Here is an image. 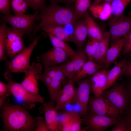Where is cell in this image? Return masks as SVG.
Masks as SVG:
<instances>
[{
  "label": "cell",
  "mask_w": 131,
  "mask_h": 131,
  "mask_svg": "<svg viewBox=\"0 0 131 131\" xmlns=\"http://www.w3.org/2000/svg\"><path fill=\"white\" fill-rule=\"evenodd\" d=\"M2 107V118L6 130L31 131L34 130L36 125L35 119L23 107L10 104Z\"/></svg>",
  "instance_id": "obj_1"
},
{
  "label": "cell",
  "mask_w": 131,
  "mask_h": 131,
  "mask_svg": "<svg viewBox=\"0 0 131 131\" xmlns=\"http://www.w3.org/2000/svg\"><path fill=\"white\" fill-rule=\"evenodd\" d=\"M41 10L37 16V19L41 21L34 30L35 35L42 27L46 25L55 24L64 26L70 23L74 24L75 23L74 7H62L56 3H51Z\"/></svg>",
  "instance_id": "obj_2"
},
{
  "label": "cell",
  "mask_w": 131,
  "mask_h": 131,
  "mask_svg": "<svg viewBox=\"0 0 131 131\" xmlns=\"http://www.w3.org/2000/svg\"><path fill=\"white\" fill-rule=\"evenodd\" d=\"M42 36L36 37L32 43L9 61L5 63L4 75L11 73H24L30 65V60L33 51Z\"/></svg>",
  "instance_id": "obj_3"
},
{
  "label": "cell",
  "mask_w": 131,
  "mask_h": 131,
  "mask_svg": "<svg viewBox=\"0 0 131 131\" xmlns=\"http://www.w3.org/2000/svg\"><path fill=\"white\" fill-rule=\"evenodd\" d=\"M111 87L102 91L101 96L115 107L121 115H123L129 108L123 83L116 82Z\"/></svg>",
  "instance_id": "obj_4"
},
{
  "label": "cell",
  "mask_w": 131,
  "mask_h": 131,
  "mask_svg": "<svg viewBox=\"0 0 131 131\" xmlns=\"http://www.w3.org/2000/svg\"><path fill=\"white\" fill-rule=\"evenodd\" d=\"M108 22L111 45L131 31V16H126L124 14L113 16L109 19Z\"/></svg>",
  "instance_id": "obj_5"
},
{
  "label": "cell",
  "mask_w": 131,
  "mask_h": 131,
  "mask_svg": "<svg viewBox=\"0 0 131 131\" xmlns=\"http://www.w3.org/2000/svg\"><path fill=\"white\" fill-rule=\"evenodd\" d=\"M4 76L7 82L6 84L8 90L15 97L27 103H39L43 104L44 103V98L38 94H33L29 92L21 83L14 81L11 73Z\"/></svg>",
  "instance_id": "obj_6"
},
{
  "label": "cell",
  "mask_w": 131,
  "mask_h": 131,
  "mask_svg": "<svg viewBox=\"0 0 131 131\" xmlns=\"http://www.w3.org/2000/svg\"><path fill=\"white\" fill-rule=\"evenodd\" d=\"M38 13L37 11L32 14L5 15L2 19L4 21L10 24L12 27L24 35L28 34L33 27Z\"/></svg>",
  "instance_id": "obj_7"
},
{
  "label": "cell",
  "mask_w": 131,
  "mask_h": 131,
  "mask_svg": "<svg viewBox=\"0 0 131 131\" xmlns=\"http://www.w3.org/2000/svg\"><path fill=\"white\" fill-rule=\"evenodd\" d=\"M87 113L119 118L121 115L116 108L101 96H90Z\"/></svg>",
  "instance_id": "obj_8"
},
{
  "label": "cell",
  "mask_w": 131,
  "mask_h": 131,
  "mask_svg": "<svg viewBox=\"0 0 131 131\" xmlns=\"http://www.w3.org/2000/svg\"><path fill=\"white\" fill-rule=\"evenodd\" d=\"M24 35L11 27H7L5 50L10 60L25 48L23 38Z\"/></svg>",
  "instance_id": "obj_9"
},
{
  "label": "cell",
  "mask_w": 131,
  "mask_h": 131,
  "mask_svg": "<svg viewBox=\"0 0 131 131\" xmlns=\"http://www.w3.org/2000/svg\"><path fill=\"white\" fill-rule=\"evenodd\" d=\"M119 118L87 113L82 121L89 131H103L116 124Z\"/></svg>",
  "instance_id": "obj_10"
},
{
  "label": "cell",
  "mask_w": 131,
  "mask_h": 131,
  "mask_svg": "<svg viewBox=\"0 0 131 131\" xmlns=\"http://www.w3.org/2000/svg\"><path fill=\"white\" fill-rule=\"evenodd\" d=\"M69 58H70L64 50L53 47L48 51L36 57L38 61L43 66H57L67 61L69 59Z\"/></svg>",
  "instance_id": "obj_11"
},
{
  "label": "cell",
  "mask_w": 131,
  "mask_h": 131,
  "mask_svg": "<svg viewBox=\"0 0 131 131\" xmlns=\"http://www.w3.org/2000/svg\"><path fill=\"white\" fill-rule=\"evenodd\" d=\"M92 75L77 82L78 84L77 89L76 102L80 106V114L82 117L87 113V108L90 94L92 90Z\"/></svg>",
  "instance_id": "obj_12"
},
{
  "label": "cell",
  "mask_w": 131,
  "mask_h": 131,
  "mask_svg": "<svg viewBox=\"0 0 131 131\" xmlns=\"http://www.w3.org/2000/svg\"><path fill=\"white\" fill-rule=\"evenodd\" d=\"M43 66L40 63L33 62L25 71L24 78L21 83L27 90L33 94H38L37 76L41 73Z\"/></svg>",
  "instance_id": "obj_13"
},
{
  "label": "cell",
  "mask_w": 131,
  "mask_h": 131,
  "mask_svg": "<svg viewBox=\"0 0 131 131\" xmlns=\"http://www.w3.org/2000/svg\"><path fill=\"white\" fill-rule=\"evenodd\" d=\"M124 56L121 60L115 63V66L109 70L106 80L102 88L103 91L111 87L120 76H123L127 69L129 63L131 61V53Z\"/></svg>",
  "instance_id": "obj_14"
},
{
  "label": "cell",
  "mask_w": 131,
  "mask_h": 131,
  "mask_svg": "<svg viewBox=\"0 0 131 131\" xmlns=\"http://www.w3.org/2000/svg\"><path fill=\"white\" fill-rule=\"evenodd\" d=\"M71 79L62 89L56 101V108L57 111L65 108L70 104L76 103L77 88Z\"/></svg>",
  "instance_id": "obj_15"
},
{
  "label": "cell",
  "mask_w": 131,
  "mask_h": 131,
  "mask_svg": "<svg viewBox=\"0 0 131 131\" xmlns=\"http://www.w3.org/2000/svg\"><path fill=\"white\" fill-rule=\"evenodd\" d=\"M126 35L111 45L108 49L103 64L105 69H108L112 64L116 62L121 56L124 47Z\"/></svg>",
  "instance_id": "obj_16"
},
{
  "label": "cell",
  "mask_w": 131,
  "mask_h": 131,
  "mask_svg": "<svg viewBox=\"0 0 131 131\" xmlns=\"http://www.w3.org/2000/svg\"><path fill=\"white\" fill-rule=\"evenodd\" d=\"M50 101L48 103H44V112L45 121L50 131H61L58 120L57 111L54 105Z\"/></svg>",
  "instance_id": "obj_17"
},
{
  "label": "cell",
  "mask_w": 131,
  "mask_h": 131,
  "mask_svg": "<svg viewBox=\"0 0 131 131\" xmlns=\"http://www.w3.org/2000/svg\"><path fill=\"white\" fill-rule=\"evenodd\" d=\"M77 20L74 24L73 35V42L76 45L78 50L83 48L88 33L86 20L84 17Z\"/></svg>",
  "instance_id": "obj_18"
},
{
  "label": "cell",
  "mask_w": 131,
  "mask_h": 131,
  "mask_svg": "<svg viewBox=\"0 0 131 131\" xmlns=\"http://www.w3.org/2000/svg\"><path fill=\"white\" fill-rule=\"evenodd\" d=\"M103 69H104L103 65L97 64L92 60H88L71 79L74 83L92 75L99 70Z\"/></svg>",
  "instance_id": "obj_19"
},
{
  "label": "cell",
  "mask_w": 131,
  "mask_h": 131,
  "mask_svg": "<svg viewBox=\"0 0 131 131\" xmlns=\"http://www.w3.org/2000/svg\"><path fill=\"white\" fill-rule=\"evenodd\" d=\"M110 36L108 31L103 33L99 40L92 60L97 64L103 65L104 61L109 48Z\"/></svg>",
  "instance_id": "obj_20"
},
{
  "label": "cell",
  "mask_w": 131,
  "mask_h": 131,
  "mask_svg": "<svg viewBox=\"0 0 131 131\" xmlns=\"http://www.w3.org/2000/svg\"><path fill=\"white\" fill-rule=\"evenodd\" d=\"M89 9L94 17L102 21L108 20L112 15L110 3L103 2L96 5L91 4Z\"/></svg>",
  "instance_id": "obj_21"
},
{
  "label": "cell",
  "mask_w": 131,
  "mask_h": 131,
  "mask_svg": "<svg viewBox=\"0 0 131 131\" xmlns=\"http://www.w3.org/2000/svg\"><path fill=\"white\" fill-rule=\"evenodd\" d=\"M109 70L103 69L100 70L92 75V90L94 96H101L102 88L106 79Z\"/></svg>",
  "instance_id": "obj_22"
},
{
  "label": "cell",
  "mask_w": 131,
  "mask_h": 131,
  "mask_svg": "<svg viewBox=\"0 0 131 131\" xmlns=\"http://www.w3.org/2000/svg\"><path fill=\"white\" fill-rule=\"evenodd\" d=\"M47 33H50L57 38L66 42H73L71 36L65 29L64 26L58 25H49L42 27L40 29Z\"/></svg>",
  "instance_id": "obj_23"
},
{
  "label": "cell",
  "mask_w": 131,
  "mask_h": 131,
  "mask_svg": "<svg viewBox=\"0 0 131 131\" xmlns=\"http://www.w3.org/2000/svg\"><path fill=\"white\" fill-rule=\"evenodd\" d=\"M82 123L80 114L74 111H70V117L67 122L61 127V131H83L81 128Z\"/></svg>",
  "instance_id": "obj_24"
},
{
  "label": "cell",
  "mask_w": 131,
  "mask_h": 131,
  "mask_svg": "<svg viewBox=\"0 0 131 131\" xmlns=\"http://www.w3.org/2000/svg\"><path fill=\"white\" fill-rule=\"evenodd\" d=\"M83 17L86 23L88 36L90 38L100 40L103 34L100 27L87 12Z\"/></svg>",
  "instance_id": "obj_25"
},
{
  "label": "cell",
  "mask_w": 131,
  "mask_h": 131,
  "mask_svg": "<svg viewBox=\"0 0 131 131\" xmlns=\"http://www.w3.org/2000/svg\"><path fill=\"white\" fill-rule=\"evenodd\" d=\"M91 0H75L74 15L75 22L83 17L91 5Z\"/></svg>",
  "instance_id": "obj_26"
},
{
  "label": "cell",
  "mask_w": 131,
  "mask_h": 131,
  "mask_svg": "<svg viewBox=\"0 0 131 131\" xmlns=\"http://www.w3.org/2000/svg\"><path fill=\"white\" fill-rule=\"evenodd\" d=\"M47 33L53 47L59 48L63 50L71 58L75 55L76 53L66 42L57 38L50 33Z\"/></svg>",
  "instance_id": "obj_27"
},
{
  "label": "cell",
  "mask_w": 131,
  "mask_h": 131,
  "mask_svg": "<svg viewBox=\"0 0 131 131\" xmlns=\"http://www.w3.org/2000/svg\"><path fill=\"white\" fill-rule=\"evenodd\" d=\"M62 83L61 82L55 78L52 79L47 87L50 101L54 103L56 101L62 89Z\"/></svg>",
  "instance_id": "obj_28"
},
{
  "label": "cell",
  "mask_w": 131,
  "mask_h": 131,
  "mask_svg": "<svg viewBox=\"0 0 131 131\" xmlns=\"http://www.w3.org/2000/svg\"><path fill=\"white\" fill-rule=\"evenodd\" d=\"M131 0H114L111 3L112 15L116 16L124 14L125 9Z\"/></svg>",
  "instance_id": "obj_29"
},
{
  "label": "cell",
  "mask_w": 131,
  "mask_h": 131,
  "mask_svg": "<svg viewBox=\"0 0 131 131\" xmlns=\"http://www.w3.org/2000/svg\"><path fill=\"white\" fill-rule=\"evenodd\" d=\"M10 4L16 15L24 14L30 6L26 0H11Z\"/></svg>",
  "instance_id": "obj_30"
},
{
  "label": "cell",
  "mask_w": 131,
  "mask_h": 131,
  "mask_svg": "<svg viewBox=\"0 0 131 131\" xmlns=\"http://www.w3.org/2000/svg\"><path fill=\"white\" fill-rule=\"evenodd\" d=\"M7 27L6 22L4 21L0 27V61H6L5 53L6 34Z\"/></svg>",
  "instance_id": "obj_31"
},
{
  "label": "cell",
  "mask_w": 131,
  "mask_h": 131,
  "mask_svg": "<svg viewBox=\"0 0 131 131\" xmlns=\"http://www.w3.org/2000/svg\"><path fill=\"white\" fill-rule=\"evenodd\" d=\"M87 57L85 49L83 48L78 50L74 56L75 74L86 62Z\"/></svg>",
  "instance_id": "obj_32"
},
{
  "label": "cell",
  "mask_w": 131,
  "mask_h": 131,
  "mask_svg": "<svg viewBox=\"0 0 131 131\" xmlns=\"http://www.w3.org/2000/svg\"><path fill=\"white\" fill-rule=\"evenodd\" d=\"M74 61V57L61 65L64 73L66 76L69 79H72L75 74Z\"/></svg>",
  "instance_id": "obj_33"
},
{
  "label": "cell",
  "mask_w": 131,
  "mask_h": 131,
  "mask_svg": "<svg viewBox=\"0 0 131 131\" xmlns=\"http://www.w3.org/2000/svg\"><path fill=\"white\" fill-rule=\"evenodd\" d=\"M111 131H131V126L123 115L119 118L117 123L115 125Z\"/></svg>",
  "instance_id": "obj_34"
},
{
  "label": "cell",
  "mask_w": 131,
  "mask_h": 131,
  "mask_svg": "<svg viewBox=\"0 0 131 131\" xmlns=\"http://www.w3.org/2000/svg\"><path fill=\"white\" fill-rule=\"evenodd\" d=\"M36 128V131H49L48 126L44 120L43 118L42 117H37L35 119Z\"/></svg>",
  "instance_id": "obj_35"
},
{
  "label": "cell",
  "mask_w": 131,
  "mask_h": 131,
  "mask_svg": "<svg viewBox=\"0 0 131 131\" xmlns=\"http://www.w3.org/2000/svg\"><path fill=\"white\" fill-rule=\"evenodd\" d=\"M126 79L123 82L127 94L128 107L131 106V77H125Z\"/></svg>",
  "instance_id": "obj_36"
},
{
  "label": "cell",
  "mask_w": 131,
  "mask_h": 131,
  "mask_svg": "<svg viewBox=\"0 0 131 131\" xmlns=\"http://www.w3.org/2000/svg\"><path fill=\"white\" fill-rule=\"evenodd\" d=\"M131 53V31L126 35L121 56Z\"/></svg>",
  "instance_id": "obj_37"
},
{
  "label": "cell",
  "mask_w": 131,
  "mask_h": 131,
  "mask_svg": "<svg viewBox=\"0 0 131 131\" xmlns=\"http://www.w3.org/2000/svg\"><path fill=\"white\" fill-rule=\"evenodd\" d=\"M30 6L37 10L43 9L45 7V0H26Z\"/></svg>",
  "instance_id": "obj_38"
},
{
  "label": "cell",
  "mask_w": 131,
  "mask_h": 131,
  "mask_svg": "<svg viewBox=\"0 0 131 131\" xmlns=\"http://www.w3.org/2000/svg\"><path fill=\"white\" fill-rule=\"evenodd\" d=\"M10 1L0 0V12L5 15H10L11 12Z\"/></svg>",
  "instance_id": "obj_39"
},
{
  "label": "cell",
  "mask_w": 131,
  "mask_h": 131,
  "mask_svg": "<svg viewBox=\"0 0 131 131\" xmlns=\"http://www.w3.org/2000/svg\"><path fill=\"white\" fill-rule=\"evenodd\" d=\"M66 76L62 70L61 66H57L56 71L54 78L63 83Z\"/></svg>",
  "instance_id": "obj_40"
},
{
  "label": "cell",
  "mask_w": 131,
  "mask_h": 131,
  "mask_svg": "<svg viewBox=\"0 0 131 131\" xmlns=\"http://www.w3.org/2000/svg\"><path fill=\"white\" fill-rule=\"evenodd\" d=\"M56 66H43L44 69V73L52 79L54 78L56 71Z\"/></svg>",
  "instance_id": "obj_41"
},
{
  "label": "cell",
  "mask_w": 131,
  "mask_h": 131,
  "mask_svg": "<svg viewBox=\"0 0 131 131\" xmlns=\"http://www.w3.org/2000/svg\"><path fill=\"white\" fill-rule=\"evenodd\" d=\"M38 80L44 83L47 88L50 85L52 79L43 73L38 75L37 76Z\"/></svg>",
  "instance_id": "obj_42"
},
{
  "label": "cell",
  "mask_w": 131,
  "mask_h": 131,
  "mask_svg": "<svg viewBox=\"0 0 131 131\" xmlns=\"http://www.w3.org/2000/svg\"><path fill=\"white\" fill-rule=\"evenodd\" d=\"M92 41L91 39L90 38L87 42L86 48L85 49L88 60H92Z\"/></svg>",
  "instance_id": "obj_43"
},
{
  "label": "cell",
  "mask_w": 131,
  "mask_h": 131,
  "mask_svg": "<svg viewBox=\"0 0 131 131\" xmlns=\"http://www.w3.org/2000/svg\"><path fill=\"white\" fill-rule=\"evenodd\" d=\"M123 116L131 126V106L129 107Z\"/></svg>",
  "instance_id": "obj_44"
},
{
  "label": "cell",
  "mask_w": 131,
  "mask_h": 131,
  "mask_svg": "<svg viewBox=\"0 0 131 131\" xmlns=\"http://www.w3.org/2000/svg\"><path fill=\"white\" fill-rule=\"evenodd\" d=\"M8 91L7 84L0 81V96L6 94Z\"/></svg>",
  "instance_id": "obj_45"
},
{
  "label": "cell",
  "mask_w": 131,
  "mask_h": 131,
  "mask_svg": "<svg viewBox=\"0 0 131 131\" xmlns=\"http://www.w3.org/2000/svg\"><path fill=\"white\" fill-rule=\"evenodd\" d=\"M51 3L61 2L66 4H71L74 3L75 0H49Z\"/></svg>",
  "instance_id": "obj_46"
},
{
  "label": "cell",
  "mask_w": 131,
  "mask_h": 131,
  "mask_svg": "<svg viewBox=\"0 0 131 131\" xmlns=\"http://www.w3.org/2000/svg\"><path fill=\"white\" fill-rule=\"evenodd\" d=\"M123 76L131 77V61L129 63L127 69Z\"/></svg>",
  "instance_id": "obj_47"
},
{
  "label": "cell",
  "mask_w": 131,
  "mask_h": 131,
  "mask_svg": "<svg viewBox=\"0 0 131 131\" xmlns=\"http://www.w3.org/2000/svg\"><path fill=\"white\" fill-rule=\"evenodd\" d=\"M10 93V92L8 91L4 95L0 96V106L1 108L3 105L4 102L6 98L8 96H9Z\"/></svg>",
  "instance_id": "obj_48"
},
{
  "label": "cell",
  "mask_w": 131,
  "mask_h": 131,
  "mask_svg": "<svg viewBox=\"0 0 131 131\" xmlns=\"http://www.w3.org/2000/svg\"><path fill=\"white\" fill-rule=\"evenodd\" d=\"M103 0H94L92 5H99L102 2Z\"/></svg>",
  "instance_id": "obj_49"
},
{
  "label": "cell",
  "mask_w": 131,
  "mask_h": 131,
  "mask_svg": "<svg viewBox=\"0 0 131 131\" xmlns=\"http://www.w3.org/2000/svg\"><path fill=\"white\" fill-rule=\"evenodd\" d=\"M114 0H103L102 2H106L111 3Z\"/></svg>",
  "instance_id": "obj_50"
}]
</instances>
